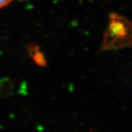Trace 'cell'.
Instances as JSON below:
<instances>
[{"mask_svg": "<svg viewBox=\"0 0 132 132\" xmlns=\"http://www.w3.org/2000/svg\"><path fill=\"white\" fill-rule=\"evenodd\" d=\"M131 46V23L123 15L114 13H110L101 51L117 50Z\"/></svg>", "mask_w": 132, "mask_h": 132, "instance_id": "1", "label": "cell"}, {"mask_svg": "<svg viewBox=\"0 0 132 132\" xmlns=\"http://www.w3.org/2000/svg\"><path fill=\"white\" fill-rule=\"evenodd\" d=\"M14 82L9 78H2L0 79V96L8 98L12 96L15 92Z\"/></svg>", "mask_w": 132, "mask_h": 132, "instance_id": "2", "label": "cell"}, {"mask_svg": "<svg viewBox=\"0 0 132 132\" xmlns=\"http://www.w3.org/2000/svg\"><path fill=\"white\" fill-rule=\"evenodd\" d=\"M33 59L35 62L40 66H46V61L45 60V57L43 56L42 53H38L35 54L33 56Z\"/></svg>", "mask_w": 132, "mask_h": 132, "instance_id": "3", "label": "cell"}, {"mask_svg": "<svg viewBox=\"0 0 132 132\" xmlns=\"http://www.w3.org/2000/svg\"><path fill=\"white\" fill-rule=\"evenodd\" d=\"M12 1L13 0H0V9L2 7H5V6H7V5H9Z\"/></svg>", "mask_w": 132, "mask_h": 132, "instance_id": "4", "label": "cell"}]
</instances>
